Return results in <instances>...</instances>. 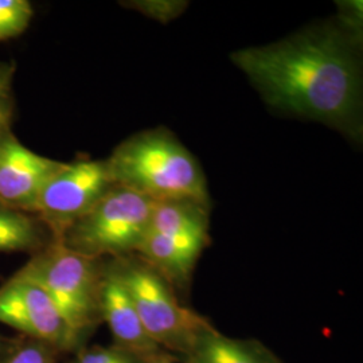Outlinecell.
<instances>
[{"mask_svg":"<svg viewBox=\"0 0 363 363\" xmlns=\"http://www.w3.org/2000/svg\"><path fill=\"white\" fill-rule=\"evenodd\" d=\"M357 39L342 27H315L264 48L232 54L268 104L354 135L361 115Z\"/></svg>","mask_w":363,"mask_h":363,"instance_id":"6da1fadb","label":"cell"},{"mask_svg":"<svg viewBox=\"0 0 363 363\" xmlns=\"http://www.w3.org/2000/svg\"><path fill=\"white\" fill-rule=\"evenodd\" d=\"M106 163L116 186L154 201L190 199L208 206L203 171L167 130H148L130 138Z\"/></svg>","mask_w":363,"mask_h":363,"instance_id":"7a4b0ae2","label":"cell"},{"mask_svg":"<svg viewBox=\"0 0 363 363\" xmlns=\"http://www.w3.org/2000/svg\"><path fill=\"white\" fill-rule=\"evenodd\" d=\"M18 273L43 288L79 337L101 319L103 272L97 259L79 255L54 240Z\"/></svg>","mask_w":363,"mask_h":363,"instance_id":"3957f363","label":"cell"},{"mask_svg":"<svg viewBox=\"0 0 363 363\" xmlns=\"http://www.w3.org/2000/svg\"><path fill=\"white\" fill-rule=\"evenodd\" d=\"M155 202L130 189L113 186L55 241L96 259L135 252L148 230Z\"/></svg>","mask_w":363,"mask_h":363,"instance_id":"277c9868","label":"cell"},{"mask_svg":"<svg viewBox=\"0 0 363 363\" xmlns=\"http://www.w3.org/2000/svg\"><path fill=\"white\" fill-rule=\"evenodd\" d=\"M112 268L127 288L147 334L160 349L187 354L195 340L213 328L205 318L179 304L150 265L118 259Z\"/></svg>","mask_w":363,"mask_h":363,"instance_id":"5b68a950","label":"cell"},{"mask_svg":"<svg viewBox=\"0 0 363 363\" xmlns=\"http://www.w3.org/2000/svg\"><path fill=\"white\" fill-rule=\"evenodd\" d=\"M113 186L106 160L65 163L43 186L28 211L38 214L58 240Z\"/></svg>","mask_w":363,"mask_h":363,"instance_id":"8992f818","label":"cell"},{"mask_svg":"<svg viewBox=\"0 0 363 363\" xmlns=\"http://www.w3.org/2000/svg\"><path fill=\"white\" fill-rule=\"evenodd\" d=\"M0 323L55 351L72 350L81 339L43 288L19 273L0 286Z\"/></svg>","mask_w":363,"mask_h":363,"instance_id":"52a82bcc","label":"cell"},{"mask_svg":"<svg viewBox=\"0 0 363 363\" xmlns=\"http://www.w3.org/2000/svg\"><path fill=\"white\" fill-rule=\"evenodd\" d=\"M64 164L33 152L10 132L0 148V205L28 211Z\"/></svg>","mask_w":363,"mask_h":363,"instance_id":"ba28073f","label":"cell"},{"mask_svg":"<svg viewBox=\"0 0 363 363\" xmlns=\"http://www.w3.org/2000/svg\"><path fill=\"white\" fill-rule=\"evenodd\" d=\"M100 315L123 349L140 361L160 354V347L147 334L130 294L113 268L103 272Z\"/></svg>","mask_w":363,"mask_h":363,"instance_id":"9c48e42d","label":"cell"},{"mask_svg":"<svg viewBox=\"0 0 363 363\" xmlns=\"http://www.w3.org/2000/svg\"><path fill=\"white\" fill-rule=\"evenodd\" d=\"M206 244L205 240L169 238L147 232L135 252L163 279L184 284Z\"/></svg>","mask_w":363,"mask_h":363,"instance_id":"30bf717a","label":"cell"},{"mask_svg":"<svg viewBox=\"0 0 363 363\" xmlns=\"http://www.w3.org/2000/svg\"><path fill=\"white\" fill-rule=\"evenodd\" d=\"M208 206L190 199H166L156 201L147 232L208 241Z\"/></svg>","mask_w":363,"mask_h":363,"instance_id":"8fae6325","label":"cell"},{"mask_svg":"<svg viewBox=\"0 0 363 363\" xmlns=\"http://www.w3.org/2000/svg\"><path fill=\"white\" fill-rule=\"evenodd\" d=\"M186 357L187 363H281L259 342L225 337L214 327L195 340Z\"/></svg>","mask_w":363,"mask_h":363,"instance_id":"7c38bea8","label":"cell"},{"mask_svg":"<svg viewBox=\"0 0 363 363\" xmlns=\"http://www.w3.org/2000/svg\"><path fill=\"white\" fill-rule=\"evenodd\" d=\"M42 245V230L33 218L0 205V252L37 250Z\"/></svg>","mask_w":363,"mask_h":363,"instance_id":"4fadbf2b","label":"cell"},{"mask_svg":"<svg viewBox=\"0 0 363 363\" xmlns=\"http://www.w3.org/2000/svg\"><path fill=\"white\" fill-rule=\"evenodd\" d=\"M33 13V6L27 0H0V40L21 35Z\"/></svg>","mask_w":363,"mask_h":363,"instance_id":"5bb4252c","label":"cell"},{"mask_svg":"<svg viewBox=\"0 0 363 363\" xmlns=\"http://www.w3.org/2000/svg\"><path fill=\"white\" fill-rule=\"evenodd\" d=\"M55 352L50 346L30 339L19 345L0 363H55Z\"/></svg>","mask_w":363,"mask_h":363,"instance_id":"9a60e30c","label":"cell"},{"mask_svg":"<svg viewBox=\"0 0 363 363\" xmlns=\"http://www.w3.org/2000/svg\"><path fill=\"white\" fill-rule=\"evenodd\" d=\"M140 359L130 352L112 346V347H93L78 355L74 363H139Z\"/></svg>","mask_w":363,"mask_h":363,"instance_id":"2e32d148","label":"cell"},{"mask_svg":"<svg viewBox=\"0 0 363 363\" xmlns=\"http://www.w3.org/2000/svg\"><path fill=\"white\" fill-rule=\"evenodd\" d=\"M132 4L133 9H138L142 13L162 22H167L169 19L177 18L186 6V3L183 1H135Z\"/></svg>","mask_w":363,"mask_h":363,"instance_id":"e0dca14e","label":"cell"},{"mask_svg":"<svg viewBox=\"0 0 363 363\" xmlns=\"http://www.w3.org/2000/svg\"><path fill=\"white\" fill-rule=\"evenodd\" d=\"M10 118H11V108H10V101L6 97L0 99V148L1 144L4 142L6 136L11 132L10 130Z\"/></svg>","mask_w":363,"mask_h":363,"instance_id":"ac0fdd59","label":"cell"},{"mask_svg":"<svg viewBox=\"0 0 363 363\" xmlns=\"http://www.w3.org/2000/svg\"><path fill=\"white\" fill-rule=\"evenodd\" d=\"M7 84H9V77L6 72L0 69V99L7 96Z\"/></svg>","mask_w":363,"mask_h":363,"instance_id":"d6986e66","label":"cell"},{"mask_svg":"<svg viewBox=\"0 0 363 363\" xmlns=\"http://www.w3.org/2000/svg\"><path fill=\"white\" fill-rule=\"evenodd\" d=\"M139 363H172V361L169 359L167 357H164L163 354H156L154 357H150V358L143 359Z\"/></svg>","mask_w":363,"mask_h":363,"instance_id":"ffe728a7","label":"cell"}]
</instances>
